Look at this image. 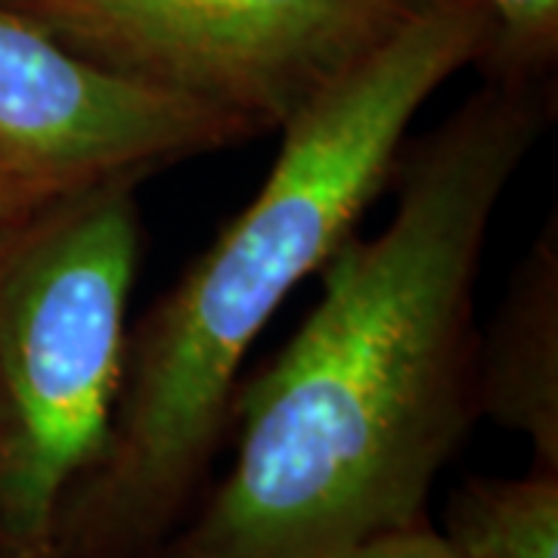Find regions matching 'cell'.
I'll return each instance as SVG.
<instances>
[{
  "mask_svg": "<svg viewBox=\"0 0 558 558\" xmlns=\"http://www.w3.org/2000/svg\"><path fill=\"white\" fill-rule=\"evenodd\" d=\"M546 84L490 78L410 153L373 240L341 245L301 329L233 395L236 457L146 558H344L422 521L478 410V289Z\"/></svg>",
  "mask_w": 558,
  "mask_h": 558,
  "instance_id": "obj_1",
  "label": "cell"
},
{
  "mask_svg": "<svg viewBox=\"0 0 558 558\" xmlns=\"http://www.w3.org/2000/svg\"><path fill=\"white\" fill-rule=\"evenodd\" d=\"M478 0H435L279 131V156L156 307L128 332L112 435L65 502L60 558H146L196 494L230 422L245 354L354 236L422 106L484 60Z\"/></svg>",
  "mask_w": 558,
  "mask_h": 558,
  "instance_id": "obj_2",
  "label": "cell"
},
{
  "mask_svg": "<svg viewBox=\"0 0 558 558\" xmlns=\"http://www.w3.org/2000/svg\"><path fill=\"white\" fill-rule=\"evenodd\" d=\"M137 264L134 180L60 193L0 236V558H60L112 435Z\"/></svg>",
  "mask_w": 558,
  "mask_h": 558,
  "instance_id": "obj_3",
  "label": "cell"
},
{
  "mask_svg": "<svg viewBox=\"0 0 558 558\" xmlns=\"http://www.w3.org/2000/svg\"><path fill=\"white\" fill-rule=\"evenodd\" d=\"M435 0H0L75 57L282 131Z\"/></svg>",
  "mask_w": 558,
  "mask_h": 558,
  "instance_id": "obj_4",
  "label": "cell"
},
{
  "mask_svg": "<svg viewBox=\"0 0 558 558\" xmlns=\"http://www.w3.org/2000/svg\"><path fill=\"white\" fill-rule=\"evenodd\" d=\"M248 137L236 119L97 69L0 7V153L47 196L140 183Z\"/></svg>",
  "mask_w": 558,
  "mask_h": 558,
  "instance_id": "obj_5",
  "label": "cell"
},
{
  "mask_svg": "<svg viewBox=\"0 0 558 558\" xmlns=\"http://www.w3.org/2000/svg\"><path fill=\"white\" fill-rule=\"evenodd\" d=\"M478 410L527 435L539 469L558 472V230L543 227L478 336Z\"/></svg>",
  "mask_w": 558,
  "mask_h": 558,
  "instance_id": "obj_6",
  "label": "cell"
},
{
  "mask_svg": "<svg viewBox=\"0 0 558 558\" xmlns=\"http://www.w3.org/2000/svg\"><path fill=\"white\" fill-rule=\"evenodd\" d=\"M444 539L459 558H558V472L469 481L450 502Z\"/></svg>",
  "mask_w": 558,
  "mask_h": 558,
  "instance_id": "obj_7",
  "label": "cell"
},
{
  "mask_svg": "<svg viewBox=\"0 0 558 558\" xmlns=\"http://www.w3.org/2000/svg\"><path fill=\"white\" fill-rule=\"evenodd\" d=\"M494 35L484 53L490 78L546 84L558 60V0H478Z\"/></svg>",
  "mask_w": 558,
  "mask_h": 558,
  "instance_id": "obj_8",
  "label": "cell"
},
{
  "mask_svg": "<svg viewBox=\"0 0 558 558\" xmlns=\"http://www.w3.org/2000/svg\"><path fill=\"white\" fill-rule=\"evenodd\" d=\"M344 558H459L453 546L444 539V534L432 531L425 521H418L413 527H403L395 534L369 539L357 546L354 553Z\"/></svg>",
  "mask_w": 558,
  "mask_h": 558,
  "instance_id": "obj_9",
  "label": "cell"
},
{
  "mask_svg": "<svg viewBox=\"0 0 558 558\" xmlns=\"http://www.w3.org/2000/svg\"><path fill=\"white\" fill-rule=\"evenodd\" d=\"M47 199H53V196H47L40 186H35L13 161L0 153V236L10 233L16 223H22Z\"/></svg>",
  "mask_w": 558,
  "mask_h": 558,
  "instance_id": "obj_10",
  "label": "cell"
}]
</instances>
